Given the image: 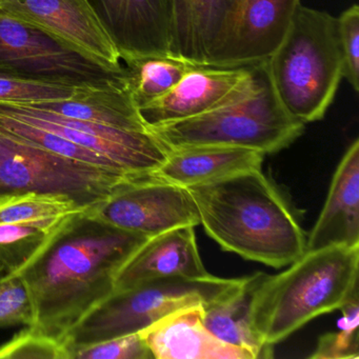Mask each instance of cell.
<instances>
[{"label":"cell","mask_w":359,"mask_h":359,"mask_svg":"<svg viewBox=\"0 0 359 359\" xmlns=\"http://www.w3.org/2000/svg\"><path fill=\"white\" fill-rule=\"evenodd\" d=\"M300 0H243L232 36L210 66H248L266 60L280 43Z\"/></svg>","instance_id":"cell-16"},{"label":"cell","mask_w":359,"mask_h":359,"mask_svg":"<svg viewBox=\"0 0 359 359\" xmlns=\"http://www.w3.org/2000/svg\"><path fill=\"white\" fill-rule=\"evenodd\" d=\"M266 65L287 114L304 125L320 121L344 79L337 18L299 4Z\"/></svg>","instance_id":"cell-4"},{"label":"cell","mask_w":359,"mask_h":359,"mask_svg":"<svg viewBox=\"0 0 359 359\" xmlns=\"http://www.w3.org/2000/svg\"><path fill=\"white\" fill-rule=\"evenodd\" d=\"M262 272L243 277L226 295L203 306V323L220 341L247 350L254 358L272 357V348L257 335L251 320V304Z\"/></svg>","instance_id":"cell-21"},{"label":"cell","mask_w":359,"mask_h":359,"mask_svg":"<svg viewBox=\"0 0 359 359\" xmlns=\"http://www.w3.org/2000/svg\"><path fill=\"white\" fill-rule=\"evenodd\" d=\"M71 359H151L142 334H128L89 346L71 348Z\"/></svg>","instance_id":"cell-29"},{"label":"cell","mask_w":359,"mask_h":359,"mask_svg":"<svg viewBox=\"0 0 359 359\" xmlns=\"http://www.w3.org/2000/svg\"><path fill=\"white\" fill-rule=\"evenodd\" d=\"M277 275L262 274L252 297V325L266 346L339 310L358 291L359 247L306 251Z\"/></svg>","instance_id":"cell-3"},{"label":"cell","mask_w":359,"mask_h":359,"mask_svg":"<svg viewBox=\"0 0 359 359\" xmlns=\"http://www.w3.org/2000/svg\"><path fill=\"white\" fill-rule=\"evenodd\" d=\"M125 64L169 55L167 0H88Z\"/></svg>","instance_id":"cell-14"},{"label":"cell","mask_w":359,"mask_h":359,"mask_svg":"<svg viewBox=\"0 0 359 359\" xmlns=\"http://www.w3.org/2000/svg\"><path fill=\"white\" fill-rule=\"evenodd\" d=\"M0 112L107 157L132 180L152 175L165 163L169 154L170 149L152 129L146 132L115 129L69 118L28 104H0Z\"/></svg>","instance_id":"cell-9"},{"label":"cell","mask_w":359,"mask_h":359,"mask_svg":"<svg viewBox=\"0 0 359 359\" xmlns=\"http://www.w3.org/2000/svg\"><path fill=\"white\" fill-rule=\"evenodd\" d=\"M197 247L194 226H180L149 237L119 269L114 291L167 277L209 276Z\"/></svg>","instance_id":"cell-15"},{"label":"cell","mask_w":359,"mask_h":359,"mask_svg":"<svg viewBox=\"0 0 359 359\" xmlns=\"http://www.w3.org/2000/svg\"><path fill=\"white\" fill-rule=\"evenodd\" d=\"M0 73L77 88H102L129 79L127 67L111 70L46 33L0 15Z\"/></svg>","instance_id":"cell-8"},{"label":"cell","mask_w":359,"mask_h":359,"mask_svg":"<svg viewBox=\"0 0 359 359\" xmlns=\"http://www.w3.org/2000/svg\"><path fill=\"white\" fill-rule=\"evenodd\" d=\"M127 180H131L37 148L0 130V197L28 192L64 195L89 209Z\"/></svg>","instance_id":"cell-7"},{"label":"cell","mask_w":359,"mask_h":359,"mask_svg":"<svg viewBox=\"0 0 359 359\" xmlns=\"http://www.w3.org/2000/svg\"><path fill=\"white\" fill-rule=\"evenodd\" d=\"M264 154L234 147L201 146L170 149L154 177L188 188L262 169Z\"/></svg>","instance_id":"cell-19"},{"label":"cell","mask_w":359,"mask_h":359,"mask_svg":"<svg viewBox=\"0 0 359 359\" xmlns=\"http://www.w3.org/2000/svg\"><path fill=\"white\" fill-rule=\"evenodd\" d=\"M344 55V79L359 91V7L353 5L337 18Z\"/></svg>","instance_id":"cell-30"},{"label":"cell","mask_w":359,"mask_h":359,"mask_svg":"<svg viewBox=\"0 0 359 359\" xmlns=\"http://www.w3.org/2000/svg\"><path fill=\"white\" fill-rule=\"evenodd\" d=\"M69 118L115 129L146 132L151 129L140 114L129 79L102 88H79L69 100L28 104Z\"/></svg>","instance_id":"cell-20"},{"label":"cell","mask_w":359,"mask_h":359,"mask_svg":"<svg viewBox=\"0 0 359 359\" xmlns=\"http://www.w3.org/2000/svg\"><path fill=\"white\" fill-rule=\"evenodd\" d=\"M0 15L37 29L111 70L125 68L88 0H0Z\"/></svg>","instance_id":"cell-11"},{"label":"cell","mask_w":359,"mask_h":359,"mask_svg":"<svg viewBox=\"0 0 359 359\" xmlns=\"http://www.w3.org/2000/svg\"><path fill=\"white\" fill-rule=\"evenodd\" d=\"M88 210L64 195L28 192L0 197V224H33L57 228Z\"/></svg>","instance_id":"cell-22"},{"label":"cell","mask_w":359,"mask_h":359,"mask_svg":"<svg viewBox=\"0 0 359 359\" xmlns=\"http://www.w3.org/2000/svg\"><path fill=\"white\" fill-rule=\"evenodd\" d=\"M77 87L0 73V104H36L69 100Z\"/></svg>","instance_id":"cell-26"},{"label":"cell","mask_w":359,"mask_h":359,"mask_svg":"<svg viewBox=\"0 0 359 359\" xmlns=\"http://www.w3.org/2000/svg\"><path fill=\"white\" fill-rule=\"evenodd\" d=\"M88 212L117 228L147 237L201 224L198 210L188 189L152 175L118 184Z\"/></svg>","instance_id":"cell-10"},{"label":"cell","mask_w":359,"mask_h":359,"mask_svg":"<svg viewBox=\"0 0 359 359\" xmlns=\"http://www.w3.org/2000/svg\"><path fill=\"white\" fill-rule=\"evenodd\" d=\"M241 279L212 274L203 278L167 277L114 291L69 332L67 344L71 350L137 333L180 309L219 299L236 289Z\"/></svg>","instance_id":"cell-6"},{"label":"cell","mask_w":359,"mask_h":359,"mask_svg":"<svg viewBox=\"0 0 359 359\" xmlns=\"http://www.w3.org/2000/svg\"><path fill=\"white\" fill-rule=\"evenodd\" d=\"M243 0H167L169 55L210 66L232 36Z\"/></svg>","instance_id":"cell-13"},{"label":"cell","mask_w":359,"mask_h":359,"mask_svg":"<svg viewBox=\"0 0 359 359\" xmlns=\"http://www.w3.org/2000/svg\"><path fill=\"white\" fill-rule=\"evenodd\" d=\"M327 247H359L358 140L340 161L327 201L306 238V251Z\"/></svg>","instance_id":"cell-18"},{"label":"cell","mask_w":359,"mask_h":359,"mask_svg":"<svg viewBox=\"0 0 359 359\" xmlns=\"http://www.w3.org/2000/svg\"><path fill=\"white\" fill-rule=\"evenodd\" d=\"M255 83V64L193 66L171 91L140 107V114L150 127L192 118L241 100Z\"/></svg>","instance_id":"cell-12"},{"label":"cell","mask_w":359,"mask_h":359,"mask_svg":"<svg viewBox=\"0 0 359 359\" xmlns=\"http://www.w3.org/2000/svg\"><path fill=\"white\" fill-rule=\"evenodd\" d=\"M0 359H71V352L64 340L27 325L0 344Z\"/></svg>","instance_id":"cell-27"},{"label":"cell","mask_w":359,"mask_h":359,"mask_svg":"<svg viewBox=\"0 0 359 359\" xmlns=\"http://www.w3.org/2000/svg\"><path fill=\"white\" fill-rule=\"evenodd\" d=\"M33 319L32 302L24 281L0 266V329L32 325Z\"/></svg>","instance_id":"cell-28"},{"label":"cell","mask_w":359,"mask_h":359,"mask_svg":"<svg viewBox=\"0 0 359 359\" xmlns=\"http://www.w3.org/2000/svg\"><path fill=\"white\" fill-rule=\"evenodd\" d=\"M148 238L88 210L69 218L18 273L32 302L30 327L66 341L69 332L114 292L119 269Z\"/></svg>","instance_id":"cell-1"},{"label":"cell","mask_w":359,"mask_h":359,"mask_svg":"<svg viewBox=\"0 0 359 359\" xmlns=\"http://www.w3.org/2000/svg\"><path fill=\"white\" fill-rule=\"evenodd\" d=\"M187 189L201 226L224 251L273 268L290 266L306 251L299 218L262 169Z\"/></svg>","instance_id":"cell-2"},{"label":"cell","mask_w":359,"mask_h":359,"mask_svg":"<svg viewBox=\"0 0 359 359\" xmlns=\"http://www.w3.org/2000/svg\"><path fill=\"white\" fill-rule=\"evenodd\" d=\"M138 108L171 91L194 65L173 56H151L125 65Z\"/></svg>","instance_id":"cell-23"},{"label":"cell","mask_w":359,"mask_h":359,"mask_svg":"<svg viewBox=\"0 0 359 359\" xmlns=\"http://www.w3.org/2000/svg\"><path fill=\"white\" fill-rule=\"evenodd\" d=\"M355 291L340 306L339 329L319 338L313 359H358L359 296Z\"/></svg>","instance_id":"cell-25"},{"label":"cell","mask_w":359,"mask_h":359,"mask_svg":"<svg viewBox=\"0 0 359 359\" xmlns=\"http://www.w3.org/2000/svg\"><path fill=\"white\" fill-rule=\"evenodd\" d=\"M156 359H255L224 344L203 323V306L180 309L140 332Z\"/></svg>","instance_id":"cell-17"},{"label":"cell","mask_w":359,"mask_h":359,"mask_svg":"<svg viewBox=\"0 0 359 359\" xmlns=\"http://www.w3.org/2000/svg\"><path fill=\"white\" fill-rule=\"evenodd\" d=\"M253 89L236 102L184 121L150 127L169 149L219 146L273 154L289 147L304 123L287 114L269 79L266 60L255 62Z\"/></svg>","instance_id":"cell-5"},{"label":"cell","mask_w":359,"mask_h":359,"mask_svg":"<svg viewBox=\"0 0 359 359\" xmlns=\"http://www.w3.org/2000/svg\"><path fill=\"white\" fill-rule=\"evenodd\" d=\"M62 226L46 228L33 224H0V266L10 274H18L41 253Z\"/></svg>","instance_id":"cell-24"}]
</instances>
